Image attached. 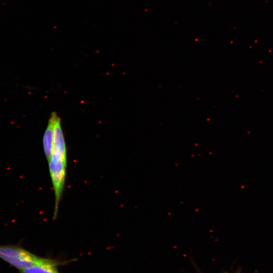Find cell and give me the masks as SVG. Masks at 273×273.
Returning a JSON list of instances; mask_svg holds the SVG:
<instances>
[{"instance_id": "cell-1", "label": "cell", "mask_w": 273, "mask_h": 273, "mask_svg": "<svg viewBox=\"0 0 273 273\" xmlns=\"http://www.w3.org/2000/svg\"><path fill=\"white\" fill-rule=\"evenodd\" d=\"M0 258L19 270L45 263H59L58 259L38 256L18 245H0Z\"/></svg>"}, {"instance_id": "cell-2", "label": "cell", "mask_w": 273, "mask_h": 273, "mask_svg": "<svg viewBox=\"0 0 273 273\" xmlns=\"http://www.w3.org/2000/svg\"><path fill=\"white\" fill-rule=\"evenodd\" d=\"M54 141V121L52 116L51 115L43 136V150L48 162L49 161L53 153Z\"/></svg>"}, {"instance_id": "cell-3", "label": "cell", "mask_w": 273, "mask_h": 273, "mask_svg": "<svg viewBox=\"0 0 273 273\" xmlns=\"http://www.w3.org/2000/svg\"><path fill=\"white\" fill-rule=\"evenodd\" d=\"M71 260L63 261L59 263H45L33 265L19 270V273H59L58 266L66 264Z\"/></svg>"}]
</instances>
